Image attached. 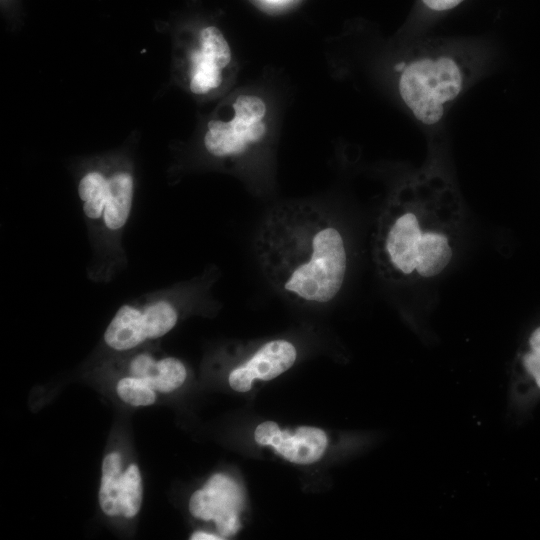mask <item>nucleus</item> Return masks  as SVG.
<instances>
[{"label":"nucleus","instance_id":"obj_13","mask_svg":"<svg viewBox=\"0 0 540 540\" xmlns=\"http://www.w3.org/2000/svg\"><path fill=\"white\" fill-rule=\"evenodd\" d=\"M222 83V68L216 60L197 49L190 56L189 88L194 94H205Z\"/></svg>","mask_w":540,"mask_h":540},{"label":"nucleus","instance_id":"obj_10","mask_svg":"<svg viewBox=\"0 0 540 540\" xmlns=\"http://www.w3.org/2000/svg\"><path fill=\"white\" fill-rule=\"evenodd\" d=\"M266 133L267 126L263 120L247 122L234 115L230 121H209L203 144L205 150L215 158H236L260 143Z\"/></svg>","mask_w":540,"mask_h":540},{"label":"nucleus","instance_id":"obj_18","mask_svg":"<svg viewBox=\"0 0 540 540\" xmlns=\"http://www.w3.org/2000/svg\"><path fill=\"white\" fill-rule=\"evenodd\" d=\"M191 540H219L224 539L221 535H215L212 533H207L204 531L194 532L191 537Z\"/></svg>","mask_w":540,"mask_h":540},{"label":"nucleus","instance_id":"obj_16","mask_svg":"<svg viewBox=\"0 0 540 540\" xmlns=\"http://www.w3.org/2000/svg\"><path fill=\"white\" fill-rule=\"evenodd\" d=\"M234 115L247 122L262 121L266 114V104L255 95H239L233 102Z\"/></svg>","mask_w":540,"mask_h":540},{"label":"nucleus","instance_id":"obj_15","mask_svg":"<svg viewBox=\"0 0 540 540\" xmlns=\"http://www.w3.org/2000/svg\"><path fill=\"white\" fill-rule=\"evenodd\" d=\"M199 49L213 57L223 69L231 61V49L223 33L215 26L201 29L198 37Z\"/></svg>","mask_w":540,"mask_h":540},{"label":"nucleus","instance_id":"obj_12","mask_svg":"<svg viewBox=\"0 0 540 540\" xmlns=\"http://www.w3.org/2000/svg\"><path fill=\"white\" fill-rule=\"evenodd\" d=\"M452 250L445 235L423 233L417 249L416 270L423 277L439 274L449 263Z\"/></svg>","mask_w":540,"mask_h":540},{"label":"nucleus","instance_id":"obj_17","mask_svg":"<svg viewBox=\"0 0 540 540\" xmlns=\"http://www.w3.org/2000/svg\"><path fill=\"white\" fill-rule=\"evenodd\" d=\"M464 0H419L422 8L430 13L439 14L450 11Z\"/></svg>","mask_w":540,"mask_h":540},{"label":"nucleus","instance_id":"obj_8","mask_svg":"<svg viewBox=\"0 0 540 540\" xmlns=\"http://www.w3.org/2000/svg\"><path fill=\"white\" fill-rule=\"evenodd\" d=\"M255 441L273 447L286 460L296 464H311L318 461L327 447L325 432L316 427L301 426L294 434L281 430L272 421L257 426Z\"/></svg>","mask_w":540,"mask_h":540},{"label":"nucleus","instance_id":"obj_14","mask_svg":"<svg viewBox=\"0 0 540 540\" xmlns=\"http://www.w3.org/2000/svg\"><path fill=\"white\" fill-rule=\"evenodd\" d=\"M118 397L133 407H146L153 405L157 400V392L144 380L124 375L116 384Z\"/></svg>","mask_w":540,"mask_h":540},{"label":"nucleus","instance_id":"obj_4","mask_svg":"<svg viewBox=\"0 0 540 540\" xmlns=\"http://www.w3.org/2000/svg\"><path fill=\"white\" fill-rule=\"evenodd\" d=\"M465 80L464 66L455 56L441 51L425 52L401 65L398 90L420 123L434 125L460 95Z\"/></svg>","mask_w":540,"mask_h":540},{"label":"nucleus","instance_id":"obj_1","mask_svg":"<svg viewBox=\"0 0 540 540\" xmlns=\"http://www.w3.org/2000/svg\"><path fill=\"white\" fill-rule=\"evenodd\" d=\"M254 251L270 286L291 300L327 304L343 287L348 265L344 236L315 205L288 203L268 212Z\"/></svg>","mask_w":540,"mask_h":540},{"label":"nucleus","instance_id":"obj_5","mask_svg":"<svg viewBox=\"0 0 540 540\" xmlns=\"http://www.w3.org/2000/svg\"><path fill=\"white\" fill-rule=\"evenodd\" d=\"M143 485L140 469L131 463L122 470L119 452H109L103 459L98 501L102 512L109 517L134 518L140 511Z\"/></svg>","mask_w":540,"mask_h":540},{"label":"nucleus","instance_id":"obj_2","mask_svg":"<svg viewBox=\"0 0 540 540\" xmlns=\"http://www.w3.org/2000/svg\"><path fill=\"white\" fill-rule=\"evenodd\" d=\"M125 163L100 162L79 178L81 203L92 258L87 276L96 283L112 281L127 265L124 232L134 199V175Z\"/></svg>","mask_w":540,"mask_h":540},{"label":"nucleus","instance_id":"obj_19","mask_svg":"<svg viewBox=\"0 0 540 540\" xmlns=\"http://www.w3.org/2000/svg\"><path fill=\"white\" fill-rule=\"evenodd\" d=\"M530 346L533 352L540 353V327L531 335Z\"/></svg>","mask_w":540,"mask_h":540},{"label":"nucleus","instance_id":"obj_11","mask_svg":"<svg viewBox=\"0 0 540 540\" xmlns=\"http://www.w3.org/2000/svg\"><path fill=\"white\" fill-rule=\"evenodd\" d=\"M121 368L126 375L144 380L157 393H170L180 388L186 380L187 370L181 360L171 356L159 357L148 350H133Z\"/></svg>","mask_w":540,"mask_h":540},{"label":"nucleus","instance_id":"obj_7","mask_svg":"<svg viewBox=\"0 0 540 540\" xmlns=\"http://www.w3.org/2000/svg\"><path fill=\"white\" fill-rule=\"evenodd\" d=\"M296 358L297 350L293 343L284 339L268 341L229 373V385L237 392H248L254 380L276 378L291 368Z\"/></svg>","mask_w":540,"mask_h":540},{"label":"nucleus","instance_id":"obj_6","mask_svg":"<svg viewBox=\"0 0 540 540\" xmlns=\"http://www.w3.org/2000/svg\"><path fill=\"white\" fill-rule=\"evenodd\" d=\"M244 497L238 484L230 477L217 473L196 490L189 500V511L198 519L213 521L223 538L240 529L239 513Z\"/></svg>","mask_w":540,"mask_h":540},{"label":"nucleus","instance_id":"obj_9","mask_svg":"<svg viewBox=\"0 0 540 540\" xmlns=\"http://www.w3.org/2000/svg\"><path fill=\"white\" fill-rule=\"evenodd\" d=\"M422 232L416 216L406 212L382 220L378 256L397 271L409 274L416 269L417 249Z\"/></svg>","mask_w":540,"mask_h":540},{"label":"nucleus","instance_id":"obj_3","mask_svg":"<svg viewBox=\"0 0 540 540\" xmlns=\"http://www.w3.org/2000/svg\"><path fill=\"white\" fill-rule=\"evenodd\" d=\"M212 283L213 276L203 274L123 304L104 331L105 346L126 353L168 334L185 309L210 295Z\"/></svg>","mask_w":540,"mask_h":540}]
</instances>
